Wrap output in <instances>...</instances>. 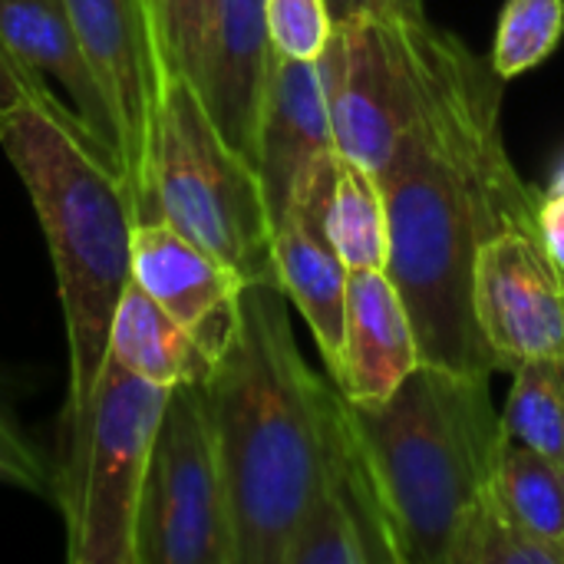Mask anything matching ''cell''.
Instances as JSON below:
<instances>
[{
    "label": "cell",
    "mask_w": 564,
    "mask_h": 564,
    "mask_svg": "<svg viewBox=\"0 0 564 564\" xmlns=\"http://www.w3.org/2000/svg\"><path fill=\"white\" fill-rule=\"evenodd\" d=\"M377 178L390 218L387 274L413 317L423 364L499 370L473 314V268L492 235L539 228V192L502 139V76L443 26L420 116Z\"/></svg>",
    "instance_id": "obj_1"
},
{
    "label": "cell",
    "mask_w": 564,
    "mask_h": 564,
    "mask_svg": "<svg viewBox=\"0 0 564 564\" xmlns=\"http://www.w3.org/2000/svg\"><path fill=\"white\" fill-rule=\"evenodd\" d=\"M202 383L238 564H284L291 535L324 486L347 397L301 357L288 294L274 281L245 284Z\"/></svg>",
    "instance_id": "obj_2"
},
{
    "label": "cell",
    "mask_w": 564,
    "mask_h": 564,
    "mask_svg": "<svg viewBox=\"0 0 564 564\" xmlns=\"http://www.w3.org/2000/svg\"><path fill=\"white\" fill-rule=\"evenodd\" d=\"M0 149L30 192L56 271L69 344L66 413H73L89 400L106 364L139 208L122 172L56 99H30L0 116Z\"/></svg>",
    "instance_id": "obj_3"
},
{
    "label": "cell",
    "mask_w": 564,
    "mask_h": 564,
    "mask_svg": "<svg viewBox=\"0 0 564 564\" xmlns=\"http://www.w3.org/2000/svg\"><path fill=\"white\" fill-rule=\"evenodd\" d=\"M350 410L400 564H449L459 522L492 482L506 443L489 373L420 364L387 403Z\"/></svg>",
    "instance_id": "obj_4"
},
{
    "label": "cell",
    "mask_w": 564,
    "mask_h": 564,
    "mask_svg": "<svg viewBox=\"0 0 564 564\" xmlns=\"http://www.w3.org/2000/svg\"><path fill=\"white\" fill-rule=\"evenodd\" d=\"M149 218H162L245 284L274 281V221L258 169L228 145L195 83L169 73L149 149Z\"/></svg>",
    "instance_id": "obj_5"
},
{
    "label": "cell",
    "mask_w": 564,
    "mask_h": 564,
    "mask_svg": "<svg viewBox=\"0 0 564 564\" xmlns=\"http://www.w3.org/2000/svg\"><path fill=\"white\" fill-rule=\"evenodd\" d=\"M169 393L106 357L89 400L66 413L53 499L69 564H135L139 496Z\"/></svg>",
    "instance_id": "obj_6"
},
{
    "label": "cell",
    "mask_w": 564,
    "mask_h": 564,
    "mask_svg": "<svg viewBox=\"0 0 564 564\" xmlns=\"http://www.w3.org/2000/svg\"><path fill=\"white\" fill-rule=\"evenodd\" d=\"M436 30L426 17L380 13L334 23L317 63L337 152L373 172L390 162L426 99Z\"/></svg>",
    "instance_id": "obj_7"
},
{
    "label": "cell",
    "mask_w": 564,
    "mask_h": 564,
    "mask_svg": "<svg viewBox=\"0 0 564 564\" xmlns=\"http://www.w3.org/2000/svg\"><path fill=\"white\" fill-rule=\"evenodd\" d=\"M135 564H238L205 383L172 387L135 516Z\"/></svg>",
    "instance_id": "obj_8"
},
{
    "label": "cell",
    "mask_w": 564,
    "mask_h": 564,
    "mask_svg": "<svg viewBox=\"0 0 564 564\" xmlns=\"http://www.w3.org/2000/svg\"><path fill=\"white\" fill-rule=\"evenodd\" d=\"M86 63L112 109L122 142V178L139 218H149V149L165 63L145 0H66Z\"/></svg>",
    "instance_id": "obj_9"
},
{
    "label": "cell",
    "mask_w": 564,
    "mask_h": 564,
    "mask_svg": "<svg viewBox=\"0 0 564 564\" xmlns=\"http://www.w3.org/2000/svg\"><path fill=\"white\" fill-rule=\"evenodd\" d=\"M473 314L499 370L564 357V271L539 228H506L479 248Z\"/></svg>",
    "instance_id": "obj_10"
},
{
    "label": "cell",
    "mask_w": 564,
    "mask_h": 564,
    "mask_svg": "<svg viewBox=\"0 0 564 564\" xmlns=\"http://www.w3.org/2000/svg\"><path fill=\"white\" fill-rule=\"evenodd\" d=\"M284 564H400L387 506L350 403L324 486L291 535Z\"/></svg>",
    "instance_id": "obj_11"
},
{
    "label": "cell",
    "mask_w": 564,
    "mask_h": 564,
    "mask_svg": "<svg viewBox=\"0 0 564 564\" xmlns=\"http://www.w3.org/2000/svg\"><path fill=\"white\" fill-rule=\"evenodd\" d=\"M334 155L337 149L314 165V172L297 185L288 212L274 225L278 288L307 321L327 370L337 364L344 347V314H347V281H350V268L337 254L327 231Z\"/></svg>",
    "instance_id": "obj_12"
},
{
    "label": "cell",
    "mask_w": 564,
    "mask_h": 564,
    "mask_svg": "<svg viewBox=\"0 0 564 564\" xmlns=\"http://www.w3.org/2000/svg\"><path fill=\"white\" fill-rule=\"evenodd\" d=\"M129 278L162 304L215 360L221 350L245 281L188 235L162 218H139L132 228Z\"/></svg>",
    "instance_id": "obj_13"
},
{
    "label": "cell",
    "mask_w": 564,
    "mask_h": 564,
    "mask_svg": "<svg viewBox=\"0 0 564 564\" xmlns=\"http://www.w3.org/2000/svg\"><path fill=\"white\" fill-rule=\"evenodd\" d=\"M0 43L20 69L53 93L122 172V142L112 109L86 63L66 0H0Z\"/></svg>",
    "instance_id": "obj_14"
},
{
    "label": "cell",
    "mask_w": 564,
    "mask_h": 564,
    "mask_svg": "<svg viewBox=\"0 0 564 564\" xmlns=\"http://www.w3.org/2000/svg\"><path fill=\"white\" fill-rule=\"evenodd\" d=\"M271 66L274 46L268 33V0H215L192 83L228 145L251 165L258 162V126Z\"/></svg>",
    "instance_id": "obj_15"
},
{
    "label": "cell",
    "mask_w": 564,
    "mask_h": 564,
    "mask_svg": "<svg viewBox=\"0 0 564 564\" xmlns=\"http://www.w3.org/2000/svg\"><path fill=\"white\" fill-rule=\"evenodd\" d=\"M334 126L317 59H288L274 53L261 126L258 175L268 195L271 221L288 212L297 185L334 152Z\"/></svg>",
    "instance_id": "obj_16"
},
{
    "label": "cell",
    "mask_w": 564,
    "mask_h": 564,
    "mask_svg": "<svg viewBox=\"0 0 564 564\" xmlns=\"http://www.w3.org/2000/svg\"><path fill=\"white\" fill-rule=\"evenodd\" d=\"M423 364L413 317L387 271H350L344 347L330 380L354 406L387 403Z\"/></svg>",
    "instance_id": "obj_17"
},
{
    "label": "cell",
    "mask_w": 564,
    "mask_h": 564,
    "mask_svg": "<svg viewBox=\"0 0 564 564\" xmlns=\"http://www.w3.org/2000/svg\"><path fill=\"white\" fill-rule=\"evenodd\" d=\"M106 357L159 387L205 380L212 370V357L205 354V347L132 278L112 311Z\"/></svg>",
    "instance_id": "obj_18"
},
{
    "label": "cell",
    "mask_w": 564,
    "mask_h": 564,
    "mask_svg": "<svg viewBox=\"0 0 564 564\" xmlns=\"http://www.w3.org/2000/svg\"><path fill=\"white\" fill-rule=\"evenodd\" d=\"M327 231L350 271H387L390 218L383 185L373 169L344 152L334 155Z\"/></svg>",
    "instance_id": "obj_19"
},
{
    "label": "cell",
    "mask_w": 564,
    "mask_h": 564,
    "mask_svg": "<svg viewBox=\"0 0 564 564\" xmlns=\"http://www.w3.org/2000/svg\"><path fill=\"white\" fill-rule=\"evenodd\" d=\"M489 489L516 522L564 549V463L506 436Z\"/></svg>",
    "instance_id": "obj_20"
},
{
    "label": "cell",
    "mask_w": 564,
    "mask_h": 564,
    "mask_svg": "<svg viewBox=\"0 0 564 564\" xmlns=\"http://www.w3.org/2000/svg\"><path fill=\"white\" fill-rule=\"evenodd\" d=\"M502 426L509 440L564 463V357L525 360L512 370Z\"/></svg>",
    "instance_id": "obj_21"
},
{
    "label": "cell",
    "mask_w": 564,
    "mask_h": 564,
    "mask_svg": "<svg viewBox=\"0 0 564 564\" xmlns=\"http://www.w3.org/2000/svg\"><path fill=\"white\" fill-rule=\"evenodd\" d=\"M449 564H564V549L516 522L486 486L459 522Z\"/></svg>",
    "instance_id": "obj_22"
},
{
    "label": "cell",
    "mask_w": 564,
    "mask_h": 564,
    "mask_svg": "<svg viewBox=\"0 0 564 564\" xmlns=\"http://www.w3.org/2000/svg\"><path fill=\"white\" fill-rule=\"evenodd\" d=\"M564 36V0H509L492 50V69L502 79L545 63Z\"/></svg>",
    "instance_id": "obj_23"
},
{
    "label": "cell",
    "mask_w": 564,
    "mask_h": 564,
    "mask_svg": "<svg viewBox=\"0 0 564 564\" xmlns=\"http://www.w3.org/2000/svg\"><path fill=\"white\" fill-rule=\"evenodd\" d=\"M165 73L195 79L215 0H145Z\"/></svg>",
    "instance_id": "obj_24"
},
{
    "label": "cell",
    "mask_w": 564,
    "mask_h": 564,
    "mask_svg": "<svg viewBox=\"0 0 564 564\" xmlns=\"http://www.w3.org/2000/svg\"><path fill=\"white\" fill-rule=\"evenodd\" d=\"M268 33L278 56L321 59L334 33L327 0H268Z\"/></svg>",
    "instance_id": "obj_25"
},
{
    "label": "cell",
    "mask_w": 564,
    "mask_h": 564,
    "mask_svg": "<svg viewBox=\"0 0 564 564\" xmlns=\"http://www.w3.org/2000/svg\"><path fill=\"white\" fill-rule=\"evenodd\" d=\"M0 479L33 496H53V476L46 463L3 410H0Z\"/></svg>",
    "instance_id": "obj_26"
},
{
    "label": "cell",
    "mask_w": 564,
    "mask_h": 564,
    "mask_svg": "<svg viewBox=\"0 0 564 564\" xmlns=\"http://www.w3.org/2000/svg\"><path fill=\"white\" fill-rule=\"evenodd\" d=\"M539 235L564 271V159L558 162L549 188L539 195Z\"/></svg>",
    "instance_id": "obj_27"
},
{
    "label": "cell",
    "mask_w": 564,
    "mask_h": 564,
    "mask_svg": "<svg viewBox=\"0 0 564 564\" xmlns=\"http://www.w3.org/2000/svg\"><path fill=\"white\" fill-rule=\"evenodd\" d=\"M30 99H56L53 93H46L43 86H36L23 69L20 63L3 50L0 43V116L13 112L17 106L30 102ZM59 102V99H56Z\"/></svg>",
    "instance_id": "obj_28"
},
{
    "label": "cell",
    "mask_w": 564,
    "mask_h": 564,
    "mask_svg": "<svg viewBox=\"0 0 564 564\" xmlns=\"http://www.w3.org/2000/svg\"><path fill=\"white\" fill-rule=\"evenodd\" d=\"M327 10L337 20L357 17V13H380V17H426L423 0H327Z\"/></svg>",
    "instance_id": "obj_29"
}]
</instances>
